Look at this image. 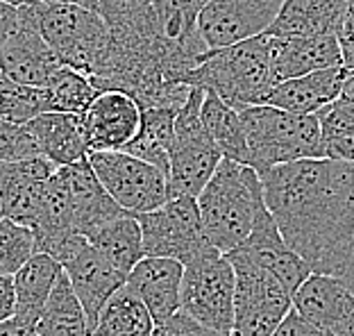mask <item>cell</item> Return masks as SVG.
Masks as SVG:
<instances>
[{"mask_svg":"<svg viewBox=\"0 0 354 336\" xmlns=\"http://www.w3.org/2000/svg\"><path fill=\"white\" fill-rule=\"evenodd\" d=\"M257 175L288 248L313 273L339 277L354 241V164L302 159Z\"/></svg>","mask_w":354,"mask_h":336,"instance_id":"6da1fadb","label":"cell"},{"mask_svg":"<svg viewBox=\"0 0 354 336\" xmlns=\"http://www.w3.org/2000/svg\"><path fill=\"white\" fill-rule=\"evenodd\" d=\"M196 203L207 241L227 254L250 234L257 207L263 203L259 175L252 166L221 159Z\"/></svg>","mask_w":354,"mask_h":336,"instance_id":"7a4b0ae2","label":"cell"},{"mask_svg":"<svg viewBox=\"0 0 354 336\" xmlns=\"http://www.w3.org/2000/svg\"><path fill=\"white\" fill-rule=\"evenodd\" d=\"M191 86L216 93L236 111L263 105L275 86L268 55V37L259 35L245 41L207 50L203 62L191 71Z\"/></svg>","mask_w":354,"mask_h":336,"instance_id":"3957f363","label":"cell"},{"mask_svg":"<svg viewBox=\"0 0 354 336\" xmlns=\"http://www.w3.org/2000/svg\"><path fill=\"white\" fill-rule=\"evenodd\" d=\"M239 114L248 143V166L257 173L325 157L316 114H293L272 105H252Z\"/></svg>","mask_w":354,"mask_h":336,"instance_id":"277c9868","label":"cell"},{"mask_svg":"<svg viewBox=\"0 0 354 336\" xmlns=\"http://www.w3.org/2000/svg\"><path fill=\"white\" fill-rule=\"evenodd\" d=\"M37 28L62 66L88 77L100 73L109 50V28L98 12L75 5L35 3Z\"/></svg>","mask_w":354,"mask_h":336,"instance_id":"5b68a950","label":"cell"},{"mask_svg":"<svg viewBox=\"0 0 354 336\" xmlns=\"http://www.w3.org/2000/svg\"><path fill=\"white\" fill-rule=\"evenodd\" d=\"M205 89L193 86L187 102L175 116L173 143L168 150V198L189 196L198 198L203 187L221 164V150L205 130L200 121V105H203Z\"/></svg>","mask_w":354,"mask_h":336,"instance_id":"8992f818","label":"cell"},{"mask_svg":"<svg viewBox=\"0 0 354 336\" xmlns=\"http://www.w3.org/2000/svg\"><path fill=\"white\" fill-rule=\"evenodd\" d=\"M234 268V323L232 336H272L288 311L293 295L259 263L239 252H227Z\"/></svg>","mask_w":354,"mask_h":336,"instance_id":"52a82bcc","label":"cell"},{"mask_svg":"<svg viewBox=\"0 0 354 336\" xmlns=\"http://www.w3.org/2000/svg\"><path fill=\"white\" fill-rule=\"evenodd\" d=\"M180 309L218 336H232L234 323V268L221 252L184 263Z\"/></svg>","mask_w":354,"mask_h":336,"instance_id":"ba28073f","label":"cell"},{"mask_svg":"<svg viewBox=\"0 0 354 336\" xmlns=\"http://www.w3.org/2000/svg\"><path fill=\"white\" fill-rule=\"evenodd\" d=\"M146 257H166L189 263L209 252H218L207 241L196 198L175 196L162 207L136 216Z\"/></svg>","mask_w":354,"mask_h":336,"instance_id":"9c48e42d","label":"cell"},{"mask_svg":"<svg viewBox=\"0 0 354 336\" xmlns=\"http://www.w3.org/2000/svg\"><path fill=\"white\" fill-rule=\"evenodd\" d=\"M95 178L123 212L139 216L162 207L168 200L166 173L123 150L88 153Z\"/></svg>","mask_w":354,"mask_h":336,"instance_id":"30bf717a","label":"cell"},{"mask_svg":"<svg viewBox=\"0 0 354 336\" xmlns=\"http://www.w3.org/2000/svg\"><path fill=\"white\" fill-rule=\"evenodd\" d=\"M35 3L19 7V23L0 44V75L16 84L44 89L62 64L37 28Z\"/></svg>","mask_w":354,"mask_h":336,"instance_id":"8fae6325","label":"cell"},{"mask_svg":"<svg viewBox=\"0 0 354 336\" xmlns=\"http://www.w3.org/2000/svg\"><path fill=\"white\" fill-rule=\"evenodd\" d=\"M284 0H207L198 12V30L207 50L266 35Z\"/></svg>","mask_w":354,"mask_h":336,"instance_id":"7c38bea8","label":"cell"},{"mask_svg":"<svg viewBox=\"0 0 354 336\" xmlns=\"http://www.w3.org/2000/svg\"><path fill=\"white\" fill-rule=\"evenodd\" d=\"M59 263L84 309L88 332H93L100 309L125 284L127 275L120 273L116 266H111L84 236H77L71 243Z\"/></svg>","mask_w":354,"mask_h":336,"instance_id":"4fadbf2b","label":"cell"},{"mask_svg":"<svg viewBox=\"0 0 354 336\" xmlns=\"http://www.w3.org/2000/svg\"><path fill=\"white\" fill-rule=\"evenodd\" d=\"M293 311L327 336H354V295L334 275L311 273L293 293Z\"/></svg>","mask_w":354,"mask_h":336,"instance_id":"5bb4252c","label":"cell"},{"mask_svg":"<svg viewBox=\"0 0 354 336\" xmlns=\"http://www.w3.org/2000/svg\"><path fill=\"white\" fill-rule=\"evenodd\" d=\"M232 252H239V254H243V257L252 259L254 263H259L261 268L275 275L291 295L295 293L297 286L313 273L309 263L297 257L284 241V236L279 234L277 223L270 216L266 203L257 207V216H254L250 234H248L245 241Z\"/></svg>","mask_w":354,"mask_h":336,"instance_id":"9a60e30c","label":"cell"},{"mask_svg":"<svg viewBox=\"0 0 354 336\" xmlns=\"http://www.w3.org/2000/svg\"><path fill=\"white\" fill-rule=\"evenodd\" d=\"M55 168L41 155L19 159V162H0V203L3 218L19 225L32 227L41 212L46 187Z\"/></svg>","mask_w":354,"mask_h":336,"instance_id":"2e32d148","label":"cell"},{"mask_svg":"<svg viewBox=\"0 0 354 336\" xmlns=\"http://www.w3.org/2000/svg\"><path fill=\"white\" fill-rule=\"evenodd\" d=\"M88 153L123 150L141 125V107L123 91H100L82 114Z\"/></svg>","mask_w":354,"mask_h":336,"instance_id":"e0dca14e","label":"cell"},{"mask_svg":"<svg viewBox=\"0 0 354 336\" xmlns=\"http://www.w3.org/2000/svg\"><path fill=\"white\" fill-rule=\"evenodd\" d=\"M268 55L275 82L341 66V48L334 35L268 37Z\"/></svg>","mask_w":354,"mask_h":336,"instance_id":"ac0fdd59","label":"cell"},{"mask_svg":"<svg viewBox=\"0 0 354 336\" xmlns=\"http://www.w3.org/2000/svg\"><path fill=\"white\" fill-rule=\"evenodd\" d=\"M182 273L184 263L166 257H143L127 273L125 284L141 298L155 325L180 311Z\"/></svg>","mask_w":354,"mask_h":336,"instance_id":"d6986e66","label":"cell"},{"mask_svg":"<svg viewBox=\"0 0 354 336\" xmlns=\"http://www.w3.org/2000/svg\"><path fill=\"white\" fill-rule=\"evenodd\" d=\"M348 73L350 71H345L343 66H332L284 80V82L272 86L263 105L293 111V114H316L329 102L341 98V89Z\"/></svg>","mask_w":354,"mask_h":336,"instance_id":"ffe728a7","label":"cell"},{"mask_svg":"<svg viewBox=\"0 0 354 336\" xmlns=\"http://www.w3.org/2000/svg\"><path fill=\"white\" fill-rule=\"evenodd\" d=\"M26 125L37 143L39 155L53 166H68L88 157L82 114L44 111Z\"/></svg>","mask_w":354,"mask_h":336,"instance_id":"44dd1931","label":"cell"},{"mask_svg":"<svg viewBox=\"0 0 354 336\" xmlns=\"http://www.w3.org/2000/svg\"><path fill=\"white\" fill-rule=\"evenodd\" d=\"M345 0H284L266 30L268 37H316L334 35L341 28Z\"/></svg>","mask_w":354,"mask_h":336,"instance_id":"7402d4cb","label":"cell"},{"mask_svg":"<svg viewBox=\"0 0 354 336\" xmlns=\"http://www.w3.org/2000/svg\"><path fill=\"white\" fill-rule=\"evenodd\" d=\"M64 273L62 263L46 252H35L23 266L12 275L14 293H16V311L14 316L21 321L37 323L39 314L46 305L53 286L57 284Z\"/></svg>","mask_w":354,"mask_h":336,"instance_id":"603a6c76","label":"cell"},{"mask_svg":"<svg viewBox=\"0 0 354 336\" xmlns=\"http://www.w3.org/2000/svg\"><path fill=\"white\" fill-rule=\"evenodd\" d=\"M95 250H98L111 266L127 275L146 254H143V239L136 216L123 214L118 218L104 223L91 234L84 236Z\"/></svg>","mask_w":354,"mask_h":336,"instance_id":"cb8c5ba5","label":"cell"},{"mask_svg":"<svg viewBox=\"0 0 354 336\" xmlns=\"http://www.w3.org/2000/svg\"><path fill=\"white\" fill-rule=\"evenodd\" d=\"M200 121H203L205 130L221 150L223 159L248 166V143L243 123H241V114L223 102L218 95L212 91H205L203 105H200Z\"/></svg>","mask_w":354,"mask_h":336,"instance_id":"d4e9b609","label":"cell"},{"mask_svg":"<svg viewBox=\"0 0 354 336\" xmlns=\"http://www.w3.org/2000/svg\"><path fill=\"white\" fill-rule=\"evenodd\" d=\"M152 330L155 321L146 305L130 286L123 284L104 302L91 336H152Z\"/></svg>","mask_w":354,"mask_h":336,"instance_id":"484cf974","label":"cell"},{"mask_svg":"<svg viewBox=\"0 0 354 336\" xmlns=\"http://www.w3.org/2000/svg\"><path fill=\"white\" fill-rule=\"evenodd\" d=\"M180 109L173 107H146L141 109V125L134 139L123 148V153L139 157L143 162L157 166L166 173L168 168V150L173 143L175 116Z\"/></svg>","mask_w":354,"mask_h":336,"instance_id":"4316f807","label":"cell"},{"mask_svg":"<svg viewBox=\"0 0 354 336\" xmlns=\"http://www.w3.org/2000/svg\"><path fill=\"white\" fill-rule=\"evenodd\" d=\"M37 327L44 336H91L84 309L64 273L48 295L41 314L37 318Z\"/></svg>","mask_w":354,"mask_h":336,"instance_id":"83f0119b","label":"cell"},{"mask_svg":"<svg viewBox=\"0 0 354 336\" xmlns=\"http://www.w3.org/2000/svg\"><path fill=\"white\" fill-rule=\"evenodd\" d=\"M320 125L323 155L327 159L352 162L354 157V102L336 98L320 111H316Z\"/></svg>","mask_w":354,"mask_h":336,"instance_id":"f1b7e54d","label":"cell"},{"mask_svg":"<svg viewBox=\"0 0 354 336\" xmlns=\"http://www.w3.org/2000/svg\"><path fill=\"white\" fill-rule=\"evenodd\" d=\"M98 93L100 91L93 86L91 77L71 66H59L44 86L48 111H64V114H84V109Z\"/></svg>","mask_w":354,"mask_h":336,"instance_id":"f546056e","label":"cell"},{"mask_svg":"<svg viewBox=\"0 0 354 336\" xmlns=\"http://www.w3.org/2000/svg\"><path fill=\"white\" fill-rule=\"evenodd\" d=\"M44 111H48L44 89L16 84L0 75V121L26 125Z\"/></svg>","mask_w":354,"mask_h":336,"instance_id":"4dcf8cb0","label":"cell"},{"mask_svg":"<svg viewBox=\"0 0 354 336\" xmlns=\"http://www.w3.org/2000/svg\"><path fill=\"white\" fill-rule=\"evenodd\" d=\"M35 252V234L30 227L0 218V275L12 277Z\"/></svg>","mask_w":354,"mask_h":336,"instance_id":"1f68e13d","label":"cell"},{"mask_svg":"<svg viewBox=\"0 0 354 336\" xmlns=\"http://www.w3.org/2000/svg\"><path fill=\"white\" fill-rule=\"evenodd\" d=\"M37 155V143L28 132V125L0 121V162H19Z\"/></svg>","mask_w":354,"mask_h":336,"instance_id":"d6a6232c","label":"cell"},{"mask_svg":"<svg viewBox=\"0 0 354 336\" xmlns=\"http://www.w3.org/2000/svg\"><path fill=\"white\" fill-rule=\"evenodd\" d=\"M152 336H218L216 332L207 330L203 323H198L196 318H191L184 311H175L173 316H168L166 321L157 323Z\"/></svg>","mask_w":354,"mask_h":336,"instance_id":"836d02e7","label":"cell"},{"mask_svg":"<svg viewBox=\"0 0 354 336\" xmlns=\"http://www.w3.org/2000/svg\"><path fill=\"white\" fill-rule=\"evenodd\" d=\"M336 41L341 48V66L354 73V0H345V14L336 32Z\"/></svg>","mask_w":354,"mask_h":336,"instance_id":"e575fe53","label":"cell"},{"mask_svg":"<svg viewBox=\"0 0 354 336\" xmlns=\"http://www.w3.org/2000/svg\"><path fill=\"white\" fill-rule=\"evenodd\" d=\"M272 336H327V334L320 332L318 327H313L311 323H307L300 314H295L291 309L284 321L279 323L277 330L272 332Z\"/></svg>","mask_w":354,"mask_h":336,"instance_id":"d590c367","label":"cell"},{"mask_svg":"<svg viewBox=\"0 0 354 336\" xmlns=\"http://www.w3.org/2000/svg\"><path fill=\"white\" fill-rule=\"evenodd\" d=\"M16 311V293H14V277L0 275V323L10 321Z\"/></svg>","mask_w":354,"mask_h":336,"instance_id":"8d00e7d4","label":"cell"},{"mask_svg":"<svg viewBox=\"0 0 354 336\" xmlns=\"http://www.w3.org/2000/svg\"><path fill=\"white\" fill-rule=\"evenodd\" d=\"M0 336H44V334L39 332L37 323H28L12 316L10 321L0 323Z\"/></svg>","mask_w":354,"mask_h":336,"instance_id":"74e56055","label":"cell"},{"mask_svg":"<svg viewBox=\"0 0 354 336\" xmlns=\"http://www.w3.org/2000/svg\"><path fill=\"white\" fill-rule=\"evenodd\" d=\"M16 23H19V7L0 3V44H3L7 35L16 28Z\"/></svg>","mask_w":354,"mask_h":336,"instance_id":"f35d334b","label":"cell"},{"mask_svg":"<svg viewBox=\"0 0 354 336\" xmlns=\"http://www.w3.org/2000/svg\"><path fill=\"white\" fill-rule=\"evenodd\" d=\"M339 279H343V284L348 286V289L352 291V295H354V241H352V248L348 252V259H345L341 273H339Z\"/></svg>","mask_w":354,"mask_h":336,"instance_id":"ab89813d","label":"cell"},{"mask_svg":"<svg viewBox=\"0 0 354 336\" xmlns=\"http://www.w3.org/2000/svg\"><path fill=\"white\" fill-rule=\"evenodd\" d=\"M37 3H44V5H75V7H84V10L98 12V0H37Z\"/></svg>","mask_w":354,"mask_h":336,"instance_id":"60d3db41","label":"cell"},{"mask_svg":"<svg viewBox=\"0 0 354 336\" xmlns=\"http://www.w3.org/2000/svg\"><path fill=\"white\" fill-rule=\"evenodd\" d=\"M341 98L354 102V73H348V77H345L343 89H341Z\"/></svg>","mask_w":354,"mask_h":336,"instance_id":"b9f144b4","label":"cell"},{"mask_svg":"<svg viewBox=\"0 0 354 336\" xmlns=\"http://www.w3.org/2000/svg\"><path fill=\"white\" fill-rule=\"evenodd\" d=\"M0 3H7V5H12V7H21V5L35 3V0H0Z\"/></svg>","mask_w":354,"mask_h":336,"instance_id":"7bdbcfd3","label":"cell"},{"mask_svg":"<svg viewBox=\"0 0 354 336\" xmlns=\"http://www.w3.org/2000/svg\"><path fill=\"white\" fill-rule=\"evenodd\" d=\"M189 3H193V5H196L198 10H200V7H203V5L207 3V0H189Z\"/></svg>","mask_w":354,"mask_h":336,"instance_id":"ee69618b","label":"cell"},{"mask_svg":"<svg viewBox=\"0 0 354 336\" xmlns=\"http://www.w3.org/2000/svg\"><path fill=\"white\" fill-rule=\"evenodd\" d=\"M0 218H3V203H0Z\"/></svg>","mask_w":354,"mask_h":336,"instance_id":"f6af8a7d","label":"cell"},{"mask_svg":"<svg viewBox=\"0 0 354 336\" xmlns=\"http://www.w3.org/2000/svg\"><path fill=\"white\" fill-rule=\"evenodd\" d=\"M352 164H354V157H352Z\"/></svg>","mask_w":354,"mask_h":336,"instance_id":"bcb514c9","label":"cell"}]
</instances>
